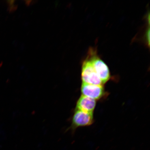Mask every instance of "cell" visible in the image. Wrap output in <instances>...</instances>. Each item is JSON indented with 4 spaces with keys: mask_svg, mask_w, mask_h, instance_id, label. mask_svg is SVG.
Instances as JSON below:
<instances>
[{
    "mask_svg": "<svg viewBox=\"0 0 150 150\" xmlns=\"http://www.w3.org/2000/svg\"><path fill=\"white\" fill-rule=\"evenodd\" d=\"M96 104V101L94 99L82 95L77 102L76 110L93 113Z\"/></svg>",
    "mask_w": 150,
    "mask_h": 150,
    "instance_id": "obj_5",
    "label": "cell"
},
{
    "mask_svg": "<svg viewBox=\"0 0 150 150\" xmlns=\"http://www.w3.org/2000/svg\"><path fill=\"white\" fill-rule=\"evenodd\" d=\"M81 91L82 95L89 98L98 100L105 95V91L103 86L93 85L82 83Z\"/></svg>",
    "mask_w": 150,
    "mask_h": 150,
    "instance_id": "obj_4",
    "label": "cell"
},
{
    "mask_svg": "<svg viewBox=\"0 0 150 150\" xmlns=\"http://www.w3.org/2000/svg\"><path fill=\"white\" fill-rule=\"evenodd\" d=\"M88 58L93 65L94 69L100 78L103 84L106 83L110 78L109 69L106 64L100 59L96 52L93 51L90 52Z\"/></svg>",
    "mask_w": 150,
    "mask_h": 150,
    "instance_id": "obj_1",
    "label": "cell"
},
{
    "mask_svg": "<svg viewBox=\"0 0 150 150\" xmlns=\"http://www.w3.org/2000/svg\"><path fill=\"white\" fill-rule=\"evenodd\" d=\"M81 79L83 83L103 85L102 81L96 72L89 58L86 59L82 64Z\"/></svg>",
    "mask_w": 150,
    "mask_h": 150,
    "instance_id": "obj_2",
    "label": "cell"
},
{
    "mask_svg": "<svg viewBox=\"0 0 150 150\" xmlns=\"http://www.w3.org/2000/svg\"><path fill=\"white\" fill-rule=\"evenodd\" d=\"M93 122V113L76 110L72 118L71 129L74 130L78 127L89 126Z\"/></svg>",
    "mask_w": 150,
    "mask_h": 150,
    "instance_id": "obj_3",
    "label": "cell"
}]
</instances>
